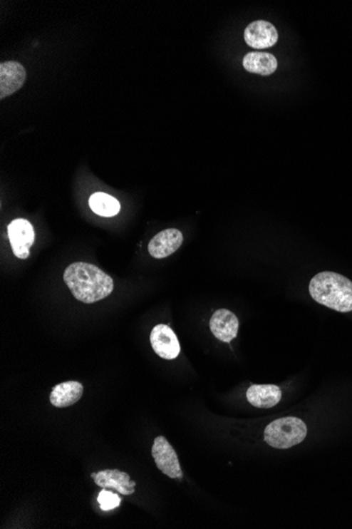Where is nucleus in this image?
Instances as JSON below:
<instances>
[{
    "label": "nucleus",
    "instance_id": "obj_4",
    "mask_svg": "<svg viewBox=\"0 0 352 529\" xmlns=\"http://www.w3.org/2000/svg\"><path fill=\"white\" fill-rule=\"evenodd\" d=\"M152 456L157 468L171 478H182V471L177 454L165 436H157L152 446Z\"/></svg>",
    "mask_w": 352,
    "mask_h": 529
},
{
    "label": "nucleus",
    "instance_id": "obj_11",
    "mask_svg": "<svg viewBox=\"0 0 352 529\" xmlns=\"http://www.w3.org/2000/svg\"><path fill=\"white\" fill-rule=\"evenodd\" d=\"M209 324L212 334L221 341L230 342L239 332V319L229 309H217L211 317Z\"/></svg>",
    "mask_w": 352,
    "mask_h": 529
},
{
    "label": "nucleus",
    "instance_id": "obj_6",
    "mask_svg": "<svg viewBox=\"0 0 352 529\" xmlns=\"http://www.w3.org/2000/svg\"><path fill=\"white\" fill-rule=\"evenodd\" d=\"M154 352L164 359H175L180 353V344L172 329L167 324L154 327L150 335Z\"/></svg>",
    "mask_w": 352,
    "mask_h": 529
},
{
    "label": "nucleus",
    "instance_id": "obj_2",
    "mask_svg": "<svg viewBox=\"0 0 352 529\" xmlns=\"http://www.w3.org/2000/svg\"><path fill=\"white\" fill-rule=\"evenodd\" d=\"M312 299L334 311H352V281L338 273L322 272L309 283Z\"/></svg>",
    "mask_w": 352,
    "mask_h": 529
},
{
    "label": "nucleus",
    "instance_id": "obj_15",
    "mask_svg": "<svg viewBox=\"0 0 352 529\" xmlns=\"http://www.w3.org/2000/svg\"><path fill=\"white\" fill-rule=\"evenodd\" d=\"M89 205L96 215L101 217H114L120 210V202L105 192H95L92 195L89 200Z\"/></svg>",
    "mask_w": 352,
    "mask_h": 529
},
{
    "label": "nucleus",
    "instance_id": "obj_7",
    "mask_svg": "<svg viewBox=\"0 0 352 529\" xmlns=\"http://www.w3.org/2000/svg\"><path fill=\"white\" fill-rule=\"evenodd\" d=\"M26 78L24 66L19 61H6L0 65V98L4 100L19 91Z\"/></svg>",
    "mask_w": 352,
    "mask_h": 529
},
{
    "label": "nucleus",
    "instance_id": "obj_1",
    "mask_svg": "<svg viewBox=\"0 0 352 529\" xmlns=\"http://www.w3.org/2000/svg\"><path fill=\"white\" fill-rule=\"evenodd\" d=\"M63 280L74 298L83 304L100 302L114 289L113 279L91 263H72L66 269Z\"/></svg>",
    "mask_w": 352,
    "mask_h": 529
},
{
    "label": "nucleus",
    "instance_id": "obj_16",
    "mask_svg": "<svg viewBox=\"0 0 352 529\" xmlns=\"http://www.w3.org/2000/svg\"><path fill=\"white\" fill-rule=\"evenodd\" d=\"M98 502H100L101 509L107 511L120 506L122 501H120V498L118 495H115V493L103 489V491L98 495Z\"/></svg>",
    "mask_w": 352,
    "mask_h": 529
},
{
    "label": "nucleus",
    "instance_id": "obj_9",
    "mask_svg": "<svg viewBox=\"0 0 352 529\" xmlns=\"http://www.w3.org/2000/svg\"><path fill=\"white\" fill-rule=\"evenodd\" d=\"M184 242L182 232L175 228L162 230L151 239L149 254L155 259H164L175 254Z\"/></svg>",
    "mask_w": 352,
    "mask_h": 529
},
{
    "label": "nucleus",
    "instance_id": "obj_10",
    "mask_svg": "<svg viewBox=\"0 0 352 529\" xmlns=\"http://www.w3.org/2000/svg\"><path fill=\"white\" fill-rule=\"evenodd\" d=\"M92 478L98 486L103 489H115L118 493L124 495H133L135 493V482L130 480L129 474L118 469H105L98 473H92Z\"/></svg>",
    "mask_w": 352,
    "mask_h": 529
},
{
    "label": "nucleus",
    "instance_id": "obj_14",
    "mask_svg": "<svg viewBox=\"0 0 352 529\" xmlns=\"http://www.w3.org/2000/svg\"><path fill=\"white\" fill-rule=\"evenodd\" d=\"M243 66L250 73L268 76L276 71L277 61L274 56L266 52H250L244 57Z\"/></svg>",
    "mask_w": 352,
    "mask_h": 529
},
{
    "label": "nucleus",
    "instance_id": "obj_12",
    "mask_svg": "<svg viewBox=\"0 0 352 529\" xmlns=\"http://www.w3.org/2000/svg\"><path fill=\"white\" fill-rule=\"evenodd\" d=\"M83 386L78 381H65L53 388L50 401L54 407L67 408L73 406L83 397Z\"/></svg>",
    "mask_w": 352,
    "mask_h": 529
},
{
    "label": "nucleus",
    "instance_id": "obj_5",
    "mask_svg": "<svg viewBox=\"0 0 352 529\" xmlns=\"http://www.w3.org/2000/svg\"><path fill=\"white\" fill-rule=\"evenodd\" d=\"M8 237L15 256L26 259L34 245L35 232L32 224L26 219H15L8 225Z\"/></svg>",
    "mask_w": 352,
    "mask_h": 529
},
{
    "label": "nucleus",
    "instance_id": "obj_13",
    "mask_svg": "<svg viewBox=\"0 0 352 529\" xmlns=\"http://www.w3.org/2000/svg\"><path fill=\"white\" fill-rule=\"evenodd\" d=\"M281 391L274 385H252L247 391V399L252 406L269 409L279 403Z\"/></svg>",
    "mask_w": 352,
    "mask_h": 529
},
{
    "label": "nucleus",
    "instance_id": "obj_8",
    "mask_svg": "<svg viewBox=\"0 0 352 529\" xmlns=\"http://www.w3.org/2000/svg\"><path fill=\"white\" fill-rule=\"evenodd\" d=\"M246 43L254 49H267L277 43L279 33L272 24L257 21L250 24L244 33Z\"/></svg>",
    "mask_w": 352,
    "mask_h": 529
},
{
    "label": "nucleus",
    "instance_id": "obj_3",
    "mask_svg": "<svg viewBox=\"0 0 352 529\" xmlns=\"http://www.w3.org/2000/svg\"><path fill=\"white\" fill-rule=\"evenodd\" d=\"M307 436V426L298 418H283L272 421L264 432L265 442L276 449L299 445Z\"/></svg>",
    "mask_w": 352,
    "mask_h": 529
}]
</instances>
